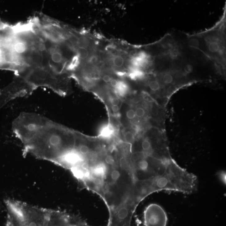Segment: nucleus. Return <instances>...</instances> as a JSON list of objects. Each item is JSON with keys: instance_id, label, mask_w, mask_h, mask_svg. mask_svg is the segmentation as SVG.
Instances as JSON below:
<instances>
[{"instance_id": "9d476101", "label": "nucleus", "mask_w": 226, "mask_h": 226, "mask_svg": "<svg viewBox=\"0 0 226 226\" xmlns=\"http://www.w3.org/2000/svg\"><path fill=\"white\" fill-rule=\"evenodd\" d=\"M126 116L129 120H133L136 117L135 111L133 109H129L126 113Z\"/></svg>"}, {"instance_id": "f257e3e1", "label": "nucleus", "mask_w": 226, "mask_h": 226, "mask_svg": "<svg viewBox=\"0 0 226 226\" xmlns=\"http://www.w3.org/2000/svg\"><path fill=\"white\" fill-rule=\"evenodd\" d=\"M124 155L117 151L116 160L110 163L103 158L93 166L82 182L84 188L102 198L109 212L126 206L136 196L135 183Z\"/></svg>"}, {"instance_id": "9b49d317", "label": "nucleus", "mask_w": 226, "mask_h": 226, "mask_svg": "<svg viewBox=\"0 0 226 226\" xmlns=\"http://www.w3.org/2000/svg\"><path fill=\"white\" fill-rule=\"evenodd\" d=\"M136 116L138 118L143 117L146 114V111L143 108L138 107L135 111Z\"/></svg>"}, {"instance_id": "423d86ee", "label": "nucleus", "mask_w": 226, "mask_h": 226, "mask_svg": "<svg viewBox=\"0 0 226 226\" xmlns=\"http://www.w3.org/2000/svg\"><path fill=\"white\" fill-rule=\"evenodd\" d=\"M124 141L128 145L133 144L134 142L135 137L134 134L132 132L127 131L124 134Z\"/></svg>"}, {"instance_id": "f8f14e48", "label": "nucleus", "mask_w": 226, "mask_h": 226, "mask_svg": "<svg viewBox=\"0 0 226 226\" xmlns=\"http://www.w3.org/2000/svg\"><path fill=\"white\" fill-rule=\"evenodd\" d=\"M111 109L114 113H117L120 111V106H111Z\"/></svg>"}, {"instance_id": "1a4fd4ad", "label": "nucleus", "mask_w": 226, "mask_h": 226, "mask_svg": "<svg viewBox=\"0 0 226 226\" xmlns=\"http://www.w3.org/2000/svg\"><path fill=\"white\" fill-rule=\"evenodd\" d=\"M173 80V78L172 75L171 73H165L163 77V82L166 84H171Z\"/></svg>"}, {"instance_id": "39448f33", "label": "nucleus", "mask_w": 226, "mask_h": 226, "mask_svg": "<svg viewBox=\"0 0 226 226\" xmlns=\"http://www.w3.org/2000/svg\"><path fill=\"white\" fill-rule=\"evenodd\" d=\"M115 129L111 124L104 126L100 132L99 136L103 140H109L114 136Z\"/></svg>"}, {"instance_id": "6e6552de", "label": "nucleus", "mask_w": 226, "mask_h": 226, "mask_svg": "<svg viewBox=\"0 0 226 226\" xmlns=\"http://www.w3.org/2000/svg\"><path fill=\"white\" fill-rule=\"evenodd\" d=\"M149 87L153 91H158L160 89V85L158 81L154 80L150 82L148 84Z\"/></svg>"}, {"instance_id": "20e7f679", "label": "nucleus", "mask_w": 226, "mask_h": 226, "mask_svg": "<svg viewBox=\"0 0 226 226\" xmlns=\"http://www.w3.org/2000/svg\"><path fill=\"white\" fill-rule=\"evenodd\" d=\"M114 93L119 98H124L129 93L130 88L127 82L118 78L115 87L112 89Z\"/></svg>"}, {"instance_id": "0eeeda50", "label": "nucleus", "mask_w": 226, "mask_h": 226, "mask_svg": "<svg viewBox=\"0 0 226 226\" xmlns=\"http://www.w3.org/2000/svg\"><path fill=\"white\" fill-rule=\"evenodd\" d=\"M151 143L148 139H146L143 140L141 145V149L144 151L148 150L153 148Z\"/></svg>"}, {"instance_id": "f03ea898", "label": "nucleus", "mask_w": 226, "mask_h": 226, "mask_svg": "<svg viewBox=\"0 0 226 226\" xmlns=\"http://www.w3.org/2000/svg\"><path fill=\"white\" fill-rule=\"evenodd\" d=\"M224 21L198 35L188 37L191 47L198 50L215 66L224 68L225 63Z\"/></svg>"}, {"instance_id": "7ed1b4c3", "label": "nucleus", "mask_w": 226, "mask_h": 226, "mask_svg": "<svg viewBox=\"0 0 226 226\" xmlns=\"http://www.w3.org/2000/svg\"><path fill=\"white\" fill-rule=\"evenodd\" d=\"M144 220L145 226H166L167 215L160 205L151 203L145 209Z\"/></svg>"}]
</instances>
